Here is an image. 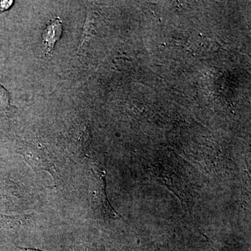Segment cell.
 <instances>
[{"label": "cell", "instance_id": "cell-3", "mask_svg": "<svg viewBox=\"0 0 251 251\" xmlns=\"http://www.w3.org/2000/svg\"><path fill=\"white\" fill-rule=\"evenodd\" d=\"M0 106L4 109H6L9 106V94L1 85H0Z\"/></svg>", "mask_w": 251, "mask_h": 251}, {"label": "cell", "instance_id": "cell-1", "mask_svg": "<svg viewBox=\"0 0 251 251\" xmlns=\"http://www.w3.org/2000/svg\"><path fill=\"white\" fill-rule=\"evenodd\" d=\"M21 154L29 166L36 170L40 171H50L51 163L46 153L42 150H39L32 145L23 147Z\"/></svg>", "mask_w": 251, "mask_h": 251}, {"label": "cell", "instance_id": "cell-4", "mask_svg": "<svg viewBox=\"0 0 251 251\" xmlns=\"http://www.w3.org/2000/svg\"><path fill=\"white\" fill-rule=\"evenodd\" d=\"M13 2H14L13 1H0V12L9 9L13 4Z\"/></svg>", "mask_w": 251, "mask_h": 251}, {"label": "cell", "instance_id": "cell-2", "mask_svg": "<svg viewBox=\"0 0 251 251\" xmlns=\"http://www.w3.org/2000/svg\"><path fill=\"white\" fill-rule=\"evenodd\" d=\"M63 32L62 21L60 18L51 20L42 34L43 42L45 44L46 56L52 52L56 43L60 39Z\"/></svg>", "mask_w": 251, "mask_h": 251}, {"label": "cell", "instance_id": "cell-5", "mask_svg": "<svg viewBox=\"0 0 251 251\" xmlns=\"http://www.w3.org/2000/svg\"><path fill=\"white\" fill-rule=\"evenodd\" d=\"M22 250L23 251H44L37 249H32V248H23Z\"/></svg>", "mask_w": 251, "mask_h": 251}]
</instances>
